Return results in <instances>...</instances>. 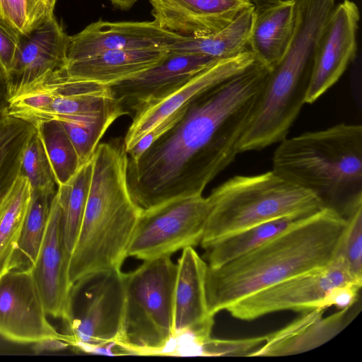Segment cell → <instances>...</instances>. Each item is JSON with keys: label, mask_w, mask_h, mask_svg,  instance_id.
Returning a JSON list of instances; mask_svg holds the SVG:
<instances>
[{"label": "cell", "mask_w": 362, "mask_h": 362, "mask_svg": "<svg viewBox=\"0 0 362 362\" xmlns=\"http://www.w3.org/2000/svg\"><path fill=\"white\" fill-rule=\"evenodd\" d=\"M269 72L255 61L203 92L138 160L128 159V187L139 207L202 194L239 153Z\"/></svg>", "instance_id": "cell-1"}, {"label": "cell", "mask_w": 362, "mask_h": 362, "mask_svg": "<svg viewBox=\"0 0 362 362\" xmlns=\"http://www.w3.org/2000/svg\"><path fill=\"white\" fill-rule=\"evenodd\" d=\"M346 226L339 212L323 207L256 249L219 267L207 266L209 314L215 316L258 291L327 266L337 254Z\"/></svg>", "instance_id": "cell-2"}, {"label": "cell", "mask_w": 362, "mask_h": 362, "mask_svg": "<svg viewBox=\"0 0 362 362\" xmlns=\"http://www.w3.org/2000/svg\"><path fill=\"white\" fill-rule=\"evenodd\" d=\"M91 162L86 207L69 263L72 286L94 274L121 270L143 211L129 192L123 139L99 144Z\"/></svg>", "instance_id": "cell-3"}, {"label": "cell", "mask_w": 362, "mask_h": 362, "mask_svg": "<svg viewBox=\"0 0 362 362\" xmlns=\"http://www.w3.org/2000/svg\"><path fill=\"white\" fill-rule=\"evenodd\" d=\"M272 171L313 193L323 207L345 211L362 204V126L341 123L285 138Z\"/></svg>", "instance_id": "cell-4"}, {"label": "cell", "mask_w": 362, "mask_h": 362, "mask_svg": "<svg viewBox=\"0 0 362 362\" xmlns=\"http://www.w3.org/2000/svg\"><path fill=\"white\" fill-rule=\"evenodd\" d=\"M210 211L200 245L204 249L230 234L276 218L310 215L323 206L312 192L270 170L235 175L207 197Z\"/></svg>", "instance_id": "cell-5"}, {"label": "cell", "mask_w": 362, "mask_h": 362, "mask_svg": "<svg viewBox=\"0 0 362 362\" xmlns=\"http://www.w3.org/2000/svg\"><path fill=\"white\" fill-rule=\"evenodd\" d=\"M177 264L170 256L122 273L124 305L117 345L125 354L160 355L175 342Z\"/></svg>", "instance_id": "cell-6"}, {"label": "cell", "mask_w": 362, "mask_h": 362, "mask_svg": "<svg viewBox=\"0 0 362 362\" xmlns=\"http://www.w3.org/2000/svg\"><path fill=\"white\" fill-rule=\"evenodd\" d=\"M119 110L123 109L110 86L69 78L62 70L47 74L11 98L7 112L36 127L51 119L95 120Z\"/></svg>", "instance_id": "cell-7"}, {"label": "cell", "mask_w": 362, "mask_h": 362, "mask_svg": "<svg viewBox=\"0 0 362 362\" xmlns=\"http://www.w3.org/2000/svg\"><path fill=\"white\" fill-rule=\"evenodd\" d=\"M122 273L96 274L72 286L83 295L80 308L64 325L70 346L85 353L125 355L117 344L124 297Z\"/></svg>", "instance_id": "cell-8"}, {"label": "cell", "mask_w": 362, "mask_h": 362, "mask_svg": "<svg viewBox=\"0 0 362 362\" xmlns=\"http://www.w3.org/2000/svg\"><path fill=\"white\" fill-rule=\"evenodd\" d=\"M210 204L203 195L182 197L143 209L135 227L127 257L144 261L170 256L200 245Z\"/></svg>", "instance_id": "cell-9"}, {"label": "cell", "mask_w": 362, "mask_h": 362, "mask_svg": "<svg viewBox=\"0 0 362 362\" xmlns=\"http://www.w3.org/2000/svg\"><path fill=\"white\" fill-rule=\"evenodd\" d=\"M357 281L339 256L327 266L314 269L258 291L226 310L236 319L251 321L283 310L306 311L318 307L326 292L335 286Z\"/></svg>", "instance_id": "cell-10"}, {"label": "cell", "mask_w": 362, "mask_h": 362, "mask_svg": "<svg viewBox=\"0 0 362 362\" xmlns=\"http://www.w3.org/2000/svg\"><path fill=\"white\" fill-rule=\"evenodd\" d=\"M47 315L30 270L10 269L0 276V337L20 344L47 337L69 344V336L59 333Z\"/></svg>", "instance_id": "cell-11"}, {"label": "cell", "mask_w": 362, "mask_h": 362, "mask_svg": "<svg viewBox=\"0 0 362 362\" xmlns=\"http://www.w3.org/2000/svg\"><path fill=\"white\" fill-rule=\"evenodd\" d=\"M359 21L355 2L344 0L334 6L318 42L305 103H314L334 85L354 59Z\"/></svg>", "instance_id": "cell-12"}, {"label": "cell", "mask_w": 362, "mask_h": 362, "mask_svg": "<svg viewBox=\"0 0 362 362\" xmlns=\"http://www.w3.org/2000/svg\"><path fill=\"white\" fill-rule=\"evenodd\" d=\"M255 61L250 49L231 57L218 59L180 86L142 106L134 113L132 123L123 138L127 152L170 115L188 105L195 98L214 86L245 71Z\"/></svg>", "instance_id": "cell-13"}, {"label": "cell", "mask_w": 362, "mask_h": 362, "mask_svg": "<svg viewBox=\"0 0 362 362\" xmlns=\"http://www.w3.org/2000/svg\"><path fill=\"white\" fill-rule=\"evenodd\" d=\"M69 259L64 240L62 211L55 194L42 244L30 272L47 315L61 319L64 325L71 316Z\"/></svg>", "instance_id": "cell-14"}, {"label": "cell", "mask_w": 362, "mask_h": 362, "mask_svg": "<svg viewBox=\"0 0 362 362\" xmlns=\"http://www.w3.org/2000/svg\"><path fill=\"white\" fill-rule=\"evenodd\" d=\"M182 37L162 29L154 21L107 22L100 19L69 36L67 63L110 51L166 49Z\"/></svg>", "instance_id": "cell-15"}, {"label": "cell", "mask_w": 362, "mask_h": 362, "mask_svg": "<svg viewBox=\"0 0 362 362\" xmlns=\"http://www.w3.org/2000/svg\"><path fill=\"white\" fill-rule=\"evenodd\" d=\"M207 264L192 247L182 250L177 264L174 293L175 341L191 339L199 351L211 336L214 316L207 307L205 278Z\"/></svg>", "instance_id": "cell-16"}, {"label": "cell", "mask_w": 362, "mask_h": 362, "mask_svg": "<svg viewBox=\"0 0 362 362\" xmlns=\"http://www.w3.org/2000/svg\"><path fill=\"white\" fill-rule=\"evenodd\" d=\"M217 60L204 55L168 51L165 58L158 64L110 87L125 114L131 115Z\"/></svg>", "instance_id": "cell-17"}, {"label": "cell", "mask_w": 362, "mask_h": 362, "mask_svg": "<svg viewBox=\"0 0 362 362\" xmlns=\"http://www.w3.org/2000/svg\"><path fill=\"white\" fill-rule=\"evenodd\" d=\"M69 37L54 16L31 32L20 34L18 48L7 74L11 98L47 74L64 70Z\"/></svg>", "instance_id": "cell-18"}, {"label": "cell", "mask_w": 362, "mask_h": 362, "mask_svg": "<svg viewBox=\"0 0 362 362\" xmlns=\"http://www.w3.org/2000/svg\"><path fill=\"white\" fill-rule=\"evenodd\" d=\"M153 21L187 37L214 34L254 6L250 0H150Z\"/></svg>", "instance_id": "cell-19"}, {"label": "cell", "mask_w": 362, "mask_h": 362, "mask_svg": "<svg viewBox=\"0 0 362 362\" xmlns=\"http://www.w3.org/2000/svg\"><path fill=\"white\" fill-rule=\"evenodd\" d=\"M354 305L327 317H323L325 309L322 308L303 311L290 324L265 335L264 343L250 356H290L316 349L332 339L351 323L359 312Z\"/></svg>", "instance_id": "cell-20"}, {"label": "cell", "mask_w": 362, "mask_h": 362, "mask_svg": "<svg viewBox=\"0 0 362 362\" xmlns=\"http://www.w3.org/2000/svg\"><path fill=\"white\" fill-rule=\"evenodd\" d=\"M167 54V49L110 51L69 62L64 73L71 79L110 86L158 64Z\"/></svg>", "instance_id": "cell-21"}, {"label": "cell", "mask_w": 362, "mask_h": 362, "mask_svg": "<svg viewBox=\"0 0 362 362\" xmlns=\"http://www.w3.org/2000/svg\"><path fill=\"white\" fill-rule=\"evenodd\" d=\"M294 27L293 0L262 8H255L248 47L256 61L270 71L274 69L291 44Z\"/></svg>", "instance_id": "cell-22"}, {"label": "cell", "mask_w": 362, "mask_h": 362, "mask_svg": "<svg viewBox=\"0 0 362 362\" xmlns=\"http://www.w3.org/2000/svg\"><path fill=\"white\" fill-rule=\"evenodd\" d=\"M255 6L240 14L226 27L204 37H183L168 47V51L195 54L221 59L231 57L249 49Z\"/></svg>", "instance_id": "cell-23"}, {"label": "cell", "mask_w": 362, "mask_h": 362, "mask_svg": "<svg viewBox=\"0 0 362 362\" xmlns=\"http://www.w3.org/2000/svg\"><path fill=\"white\" fill-rule=\"evenodd\" d=\"M310 215L276 218L226 236L204 248V260L209 267H219L256 249Z\"/></svg>", "instance_id": "cell-24"}, {"label": "cell", "mask_w": 362, "mask_h": 362, "mask_svg": "<svg viewBox=\"0 0 362 362\" xmlns=\"http://www.w3.org/2000/svg\"><path fill=\"white\" fill-rule=\"evenodd\" d=\"M57 192L32 189L21 235L12 257L11 269L30 270L36 261Z\"/></svg>", "instance_id": "cell-25"}, {"label": "cell", "mask_w": 362, "mask_h": 362, "mask_svg": "<svg viewBox=\"0 0 362 362\" xmlns=\"http://www.w3.org/2000/svg\"><path fill=\"white\" fill-rule=\"evenodd\" d=\"M35 130L33 124L7 111L0 116V204L20 175L24 150Z\"/></svg>", "instance_id": "cell-26"}, {"label": "cell", "mask_w": 362, "mask_h": 362, "mask_svg": "<svg viewBox=\"0 0 362 362\" xmlns=\"http://www.w3.org/2000/svg\"><path fill=\"white\" fill-rule=\"evenodd\" d=\"M31 192L28 180L19 175L0 204V276L11 269Z\"/></svg>", "instance_id": "cell-27"}, {"label": "cell", "mask_w": 362, "mask_h": 362, "mask_svg": "<svg viewBox=\"0 0 362 362\" xmlns=\"http://www.w3.org/2000/svg\"><path fill=\"white\" fill-rule=\"evenodd\" d=\"M91 169L90 157L68 182L57 186L56 197L62 211L64 240L70 256L77 240L86 207Z\"/></svg>", "instance_id": "cell-28"}, {"label": "cell", "mask_w": 362, "mask_h": 362, "mask_svg": "<svg viewBox=\"0 0 362 362\" xmlns=\"http://www.w3.org/2000/svg\"><path fill=\"white\" fill-rule=\"evenodd\" d=\"M57 186L68 182L81 167L76 150L61 122L55 119L36 125Z\"/></svg>", "instance_id": "cell-29"}, {"label": "cell", "mask_w": 362, "mask_h": 362, "mask_svg": "<svg viewBox=\"0 0 362 362\" xmlns=\"http://www.w3.org/2000/svg\"><path fill=\"white\" fill-rule=\"evenodd\" d=\"M57 0H0L2 20L20 34L35 30L54 16Z\"/></svg>", "instance_id": "cell-30"}, {"label": "cell", "mask_w": 362, "mask_h": 362, "mask_svg": "<svg viewBox=\"0 0 362 362\" xmlns=\"http://www.w3.org/2000/svg\"><path fill=\"white\" fill-rule=\"evenodd\" d=\"M123 115L122 110H117L95 120H59L76 150L81 165L90 158L109 127Z\"/></svg>", "instance_id": "cell-31"}, {"label": "cell", "mask_w": 362, "mask_h": 362, "mask_svg": "<svg viewBox=\"0 0 362 362\" xmlns=\"http://www.w3.org/2000/svg\"><path fill=\"white\" fill-rule=\"evenodd\" d=\"M20 175L28 180L32 189L56 190L53 171L37 129L24 150Z\"/></svg>", "instance_id": "cell-32"}, {"label": "cell", "mask_w": 362, "mask_h": 362, "mask_svg": "<svg viewBox=\"0 0 362 362\" xmlns=\"http://www.w3.org/2000/svg\"><path fill=\"white\" fill-rule=\"evenodd\" d=\"M346 226L336 256L344 261L351 276L362 283V204L346 210Z\"/></svg>", "instance_id": "cell-33"}, {"label": "cell", "mask_w": 362, "mask_h": 362, "mask_svg": "<svg viewBox=\"0 0 362 362\" xmlns=\"http://www.w3.org/2000/svg\"><path fill=\"white\" fill-rule=\"evenodd\" d=\"M265 339L266 336L243 339H218L211 337L202 344L200 356H250Z\"/></svg>", "instance_id": "cell-34"}, {"label": "cell", "mask_w": 362, "mask_h": 362, "mask_svg": "<svg viewBox=\"0 0 362 362\" xmlns=\"http://www.w3.org/2000/svg\"><path fill=\"white\" fill-rule=\"evenodd\" d=\"M187 107V105L176 111L144 135L133 148L127 152L128 159L138 160L153 143L165 135L182 119Z\"/></svg>", "instance_id": "cell-35"}, {"label": "cell", "mask_w": 362, "mask_h": 362, "mask_svg": "<svg viewBox=\"0 0 362 362\" xmlns=\"http://www.w3.org/2000/svg\"><path fill=\"white\" fill-rule=\"evenodd\" d=\"M362 284L356 282H346L329 288L318 304L317 308H327L335 306L344 309L354 305L358 298Z\"/></svg>", "instance_id": "cell-36"}, {"label": "cell", "mask_w": 362, "mask_h": 362, "mask_svg": "<svg viewBox=\"0 0 362 362\" xmlns=\"http://www.w3.org/2000/svg\"><path fill=\"white\" fill-rule=\"evenodd\" d=\"M19 37V33L0 20V64L7 74L18 48Z\"/></svg>", "instance_id": "cell-37"}, {"label": "cell", "mask_w": 362, "mask_h": 362, "mask_svg": "<svg viewBox=\"0 0 362 362\" xmlns=\"http://www.w3.org/2000/svg\"><path fill=\"white\" fill-rule=\"evenodd\" d=\"M70 346L64 339L57 337H47L33 344V351L35 354L54 352L64 350Z\"/></svg>", "instance_id": "cell-38"}, {"label": "cell", "mask_w": 362, "mask_h": 362, "mask_svg": "<svg viewBox=\"0 0 362 362\" xmlns=\"http://www.w3.org/2000/svg\"><path fill=\"white\" fill-rule=\"evenodd\" d=\"M10 99L8 74L0 64V116L8 110Z\"/></svg>", "instance_id": "cell-39"}, {"label": "cell", "mask_w": 362, "mask_h": 362, "mask_svg": "<svg viewBox=\"0 0 362 362\" xmlns=\"http://www.w3.org/2000/svg\"><path fill=\"white\" fill-rule=\"evenodd\" d=\"M256 8H262L274 5L284 4L292 0H250Z\"/></svg>", "instance_id": "cell-40"}, {"label": "cell", "mask_w": 362, "mask_h": 362, "mask_svg": "<svg viewBox=\"0 0 362 362\" xmlns=\"http://www.w3.org/2000/svg\"><path fill=\"white\" fill-rule=\"evenodd\" d=\"M112 4L119 9L127 10L132 7L137 0H109Z\"/></svg>", "instance_id": "cell-41"}, {"label": "cell", "mask_w": 362, "mask_h": 362, "mask_svg": "<svg viewBox=\"0 0 362 362\" xmlns=\"http://www.w3.org/2000/svg\"><path fill=\"white\" fill-rule=\"evenodd\" d=\"M0 20H2V18H1V6H0ZM3 21V20H2Z\"/></svg>", "instance_id": "cell-42"}]
</instances>
